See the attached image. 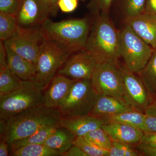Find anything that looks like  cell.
I'll list each match as a JSON object with an SVG mask.
<instances>
[{
	"label": "cell",
	"instance_id": "cb8c5ba5",
	"mask_svg": "<svg viewBox=\"0 0 156 156\" xmlns=\"http://www.w3.org/2000/svg\"><path fill=\"white\" fill-rule=\"evenodd\" d=\"M10 154L13 156H61L56 151L43 144L23 146L11 153Z\"/></svg>",
	"mask_w": 156,
	"mask_h": 156
},
{
	"label": "cell",
	"instance_id": "74e56055",
	"mask_svg": "<svg viewBox=\"0 0 156 156\" xmlns=\"http://www.w3.org/2000/svg\"><path fill=\"white\" fill-rule=\"evenodd\" d=\"M144 13L156 17V0H147Z\"/></svg>",
	"mask_w": 156,
	"mask_h": 156
},
{
	"label": "cell",
	"instance_id": "ffe728a7",
	"mask_svg": "<svg viewBox=\"0 0 156 156\" xmlns=\"http://www.w3.org/2000/svg\"><path fill=\"white\" fill-rule=\"evenodd\" d=\"M153 101H156V48L145 66L136 73Z\"/></svg>",
	"mask_w": 156,
	"mask_h": 156
},
{
	"label": "cell",
	"instance_id": "484cf974",
	"mask_svg": "<svg viewBox=\"0 0 156 156\" xmlns=\"http://www.w3.org/2000/svg\"><path fill=\"white\" fill-rule=\"evenodd\" d=\"M75 145L80 148L88 156H107L109 151L97 145L85 136L76 137Z\"/></svg>",
	"mask_w": 156,
	"mask_h": 156
},
{
	"label": "cell",
	"instance_id": "8992f818",
	"mask_svg": "<svg viewBox=\"0 0 156 156\" xmlns=\"http://www.w3.org/2000/svg\"><path fill=\"white\" fill-rule=\"evenodd\" d=\"M43 92L32 81L7 95L0 96V120H6L27 110L42 104Z\"/></svg>",
	"mask_w": 156,
	"mask_h": 156
},
{
	"label": "cell",
	"instance_id": "4fadbf2b",
	"mask_svg": "<svg viewBox=\"0 0 156 156\" xmlns=\"http://www.w3.org/2000/svg\"><path fill=\"white\" fill-rule=\"evenodd\" d=\"M75 81L61 75H56L43 92L42 104L48 108H58Z\"/></svg>",
	"mask_w": 156,
	"mask_h": 156
},
{
	"label": "cell",
	"instance_id": "f546056e",
	"mask_svg": "<svg viewBox=\"0 0 156 156\" xmlns=\"http://www.w3.org/2000/svg\"><path fill=\"white\" fill-rule=\"evenodd\" d=\"M144 114V132H156V101H153L149 105Z\"/></svg>",
	"mask_w": 156,
	"mask_h": 156
},
{
	"label": "cell",
	"instance_id": "f35d334b",
	"mask_svg": "<svg viewBox=\"0 0 156 156\" xmlns=\"http://www.w3.org/2000/svg\"><path fill=\"white\" fill-rule=\"evenodd\" d=\"M9 144L5 140H1L0 142V156H8L9 155Z\"/></svg>",
	"mask_w": 156,
	"mask_h": 156
},
{
	"label": "cell",
	"instance_id": "e575fe53",
	"mask_svg": "<svg viewBox=\"0 0 156 156\" xmlns=\"http://www.w3.org/2000/svg\"><path fill=\"white\" fill-rule=\"evenodd\" d=\"M134 148L141 154L145 156H156V148L151 147L139 143L134 146Z\"/></svg>",
	"mask_w": 156,
	"mask_h": 156
},
{
	"label": "cell",
	"instance_id": "7c38bea8",
	"mask_svg": "<svg viewBox=\"0 0 156 156\" xmlns=\"http://www.w3.org/2000/svg\"><path fill=\"white\" fill-rule=\"evenodd\" d=\"M52 14L48 0H21L15 14L18 26L40 27Z\"/></svg>",
	"mask_w": 156,
	"mask_h": 156
},
{
	"label": "cell",
	"instance_id": "836d02e7",
	"mask_svg": "<svg viewBox=\"0 0 156 156\" xmlns=\"http://www.w3.org/2000/svg\"><path fill=\"white\" fill-rule=\"evenodd\" d=\"M139 143L143 145L156 148V132H144Z\"/></svg>",
	"mask_w": 156,
	"mask_h": 156
},
{
	"label": "cell",
	"instance_id": "603a6c76",
	"mask_svg": "<svg viewBox=\"0 0 156 156\" xmlns=\"http://www.w3.org/2000/svg\"><path fill=\"white\" fill-rule=\"evenodd\" d=\"M22 80L7 66L0 70V96L7 95L22 87Z\"/></svg>",
	"mask_w": 156,
	"mask_h": 156
},
{
	"label": "cell",
	"instance_id": "277c9868",
	"mask_svg": "<svg viewBox=\"0 0 156 156\" xmlns=\"http://www.w3.org/2000/svg\"><path fill=\"white\" fill-rule=\"evenodd\" d=\"M71 54L56 43L45 40L35 64V85L44 92Z\"/></svg>",
	"mask_w": 156,
	"mask_h": 156
},
{
	"label": "cell",
	"instance_id": "ab89813d",
	"mask_svg": "<svg viewBox=\"0 0 156 156\" xmlns=\"http://www.w3.org/2000/svg\"><path fill=\"white\" fill-rule=\"evenodd\" d=\"M58 0H48V2L50 4L51 7V11H52V15H56L57 14L58 9L57 6V2ZM82 1H85L86 0H80Z\"/></svg>",
	"mask_w": 156,
	"mask_h": 156
},
{
	"label": "cell",
	"instance_id": "d6a6232c",
	"mask_svg": "<svg viewBox=\"0 0 156 156\" xmlns=\"http://www.w3.org/2000/svg\"><path fill=\"white\" fill-rule=\"evenodd\" d=\"M79 0H58V8L64 13H70L77 8Z\"/></svg>",
	"mask_w": 156,
	"mask_h": 156
},
{
	"label": "cell",
	"instance_id": "f1b7e54d",
	"mask_svg": "<svg viewBox=\"0 0 156 156\" xmlns=\"http://www.w3.org/2000/svg\"><path fill=\"white\" fill-rule=\"evenodd\" d=\"M146 2L147 0H125L124 8L126 19L144 13Z\"/></svg>",
	"mask_w": 156,
	"mask_h": 156
},
{
	"label": "cell",
	"instance_id": "6da1fadb",
	"mask_svg": "<svg viewBox=\"0 0 156 156\" xmlns=\"http://www.w3.org/2000/svg\"><path fill=\"white\" fill-rule=\"evenodd\" d=\"M61 117L58 108H50L42 104L11 117L1 120V140L9 144L25 138L47 126H59Z\"/></svg>",
	"mask_w": 156,
	"mask_h": 156
},
{
	"label": "cell",
	"instance_id": "7402d4cb",
	"mask_svg": "<svg viewBox=\"0 0 156 156\" xmlns=\"http://www.w3.org/2000/svg\"><path fill=\"white\" fill-rule=\"evenodd\" d=\"M107 122L118 123L125 124L145 130V114L144 113L136 110L124 112L111 116L101 118Z\"/></svg>",
	"mask_w": 156,
	"mask_h": 156
},
{
	"label": "cell",
	"instance_id": "52a82bcc",
	"mask_svg": "<svg viewBox=\"0 0 156 156\" xmlns=\"http://www.w3.org/2000/svg\"><path fill=\"white\" fill-rule=\"evenodd\" d=\"M98 95L91 80H76L58 108L61 116L89 115L94 107Z\"/></svg>",
	"mask_w": 156,
	"mask_h": 156
},
{
	"label": "cell",
	"instance_id": "5bb4252c",
	"mask_svg": "<svg viewBox=\"0 0 156 156\" xmlns=\"http://www.w3.org/2000/svg\"><path fill=\"white\" fill-rule=\"evenodd\" d=\"M134 110L124 98L108 95H98L89 115L105 118L124 112Z\"/></svg>",
	"mask_w": 156,
	"mask_h": 156
},
{
	"label": "cell",
	"instance_id": "ac0fdd59",
	"mask_svg": "<svg viewBox=\"0 0 156 156\" xmlns=\"http://www.w3.org/2000/svg\"><path fill=\"white\" fill-rule=\"evenodd\" d=\"M8 67L23 81H34L35 65L12 50L6 49Z\"/></svg>",
	"mask_w": 156,
	"mask_h": 156
},
{
	"label": "cell",
	"instance_id": "30bf717a",
	"mask_svg": "<svg viewBox=\"0 0 156 156\" xmlns=\"http://www.w3.org/2000/svg\"><path fill=\"white\" fill-rule=\"evenodd\" d=\"M122 77L124 99L134 110L145 112L149 105L153 102L142 80L136 73L120 65Z\"/></svg>",
	"mask_w": 156,
	"mask_h": 156
},
{
	"label": "cell",
	"instance_id": "e0dca14e",
	"mask_svg": "<svg viewBox=\"0 0 156 156\" xmlns=\"http://www.w3.org/2000/svg\"><path fill=\"white\" fill-rule=\"evenodd\" d=\"M112 141L134 146L140 142L144 131L125 124L108 123L102 126Z\"/></svg>",
	"mask_w": 156,
	"mask_h": 156
},
{
	"label": "cell",
	"instance_id": "9c48e42d",
	"mask_svg": "<svg viewBox=\"0 0 156 156\" xmlns=\"http://www.w3.org/2000/svg\"><path fill=\"white\" fill-rule=\"evenodd\" d=\"M99 95H108L124 98L125 90L119 62H104L98 64L91 79Z\"/></svg>",
	"mask_w": 156,
	"mask_h": 156
},
{
	"label": "cell",
	"instance_id": "44dd1931",
	"mask_svg": "<svg viewBox=\"0 0 156 156\" xmlns=\"http://www.w3.org/2000/svg\"><path fill=\"white\" fill-rule=\"evenodd\" d=\"M59 127L60 126L56 125L44 126L30 136L13 141L9 144L10 153L23 146L44 144L48 137Z\"/></svg>",
	"mask_w": 156,
	"mask_h": 156
},
{
	"label": "cell",
	"instance_id": "2e32d148",
	"mask_svg": "<svg viewBox=\"0 0 156 156\" xmlns=\"http://www.w3.org/2000/svg\"><path fill=\"white\" fill-rule=\"evenodd\" d=\"M128 24L141 39L154 49L156 48V17L146 13L126 19Z\"/></svg>",
	"mask_w": 156,
	"mask_h": 156
},
{
	"label": "cell",
	"instance_id": "4316f807",
	"mask_svg": "<svg viewBox=\"0 0 156 156\" xmlns=\"http://www.w3.org/2000/svg\"><path fill=\"white\" fill-rule=\"evenodd\" d=\"M85 136L100 147L108 151L112 145L113 141L102 127L90 131Z\"/></svg>",
	"mask_w": 156,
	"mask_h": 156
},
{
	"label": "cell",
	"instance_id": "ba28073f",
	"mask_svg": "<svg viewBox=\"0 0 156 156\" xmlns=\"http://www.w3.org/2000/svg\"><path fill=\"white\" fill-rule=\"evenodd\" d=\"M45 39L41 27H22L4 42L6 49L25 58L35 65L39 52Z\"/></svg>",
	"mask_w": 156,
	"mask_h": 156
},
{
	"label": "cell",
	"instance_id": "8d00e7d4",
	"mask_svg": "<svg viewBox=\"0 0 156 156\" xmlns=\"http://www.w3.org/2000/svg\"><path fill=\"white\" fill-rule=\"evenodd\" d=\"M62 156H88L82 149L74 144L67 151L62 154Z\"/></svg>",
	"mask_w": 156,
	"mask_h": 156
},
{
	"label": "cell",
	"instance_id": "3957f363",
	"mask_svg": "<svg viewBox=\"0 0 156 156\" xmlns=\"http://www.w3.org/2000/svg\"><path fill=\"white\" fill-rule=\"evenodd\" d=\"M91 24L86 18L53 22L48 18L41 26L45 40L73 53L86 50Z\"/></svg>",
	"mask_w": 156,
	"mask_h": 156
},
{
	"label": "cell",
	"instance_id": "83f0119b",
	"mask_svg": "<svg viewBox=\"0 0 156 156\" xmlns=\"http://www.w3.org/2000/svg\"><path fill=\"white\" fill-rule=\"evenodd\" d=\"M107 156H142L134 146L113 141Z\"/></svg>",
	"mask_w": 156,
	"mask_h": 156
},
{
	"label": "cell",
	"instance_id": "9a60e30c",
	"mask_svg": "<svg viewBox=\"0 0 156 156\" xmlns=\"http://www.w3.org/2000/svg\"><path fill=\"white\" fill-rule=\"evenodd\" d=\"M107 122L102 118L89 115L71 117H62L59 125L69 130L76 137L85 136L90 131L101 128Z\"/></svg>",
	"mask_w": 156,
	"mask_h": 156
},
{
	"label": "cell",
	"instance_id": "7a4b0ae2",
	"mask_svg": "<svg viewBox=\"0 0 156 156\" xmlns=\"http://www.w3.org/2000/svg\"><path fill=\"white\" fill-rule=\"evenodd\" d=\"M91 25L86 50L98 63L119 62L121 58L120 30L117 29L108 14H97Z\"/></svg>",
	"mask_w": 156,
	"mask_h": 156
},
{
	"label": "cell",
	"instance_id": "4dcf8cb0",
	"mask_svg": "<svg viewBox=\"0 0 156 156\" xmlns=\"http://www.w3.org/2000/svg\"><path fill=\"white\" fill-rule=\"evenodd\" d=\"M89 8L94 14H108L113 0H89Z\"/></svg>",
	"mask_w": 156,
	"mask_h": 156
},
{
	"label": "cell",
	"instance_id": "d4e9b609",
	"mask_svg": "<svg viewBox=\"0 0 156 156\" xmlns=\"http://www.w3.org/2000/svg\"><path fill=\"white\" fill-rule=\"evenodd\" d=\"M18 25L15 15L0 13V40L4 42L12 37Z\"/></svg>",
	"mask_w": 156,
	"mask_h": 156
},
{
	"label": "cell",
	"instance_id": "1f68e13d",
	"mask_svg": "<svg viewBox=\"0 0 156 156\" xmlns=\"http://www.w3.org/2000/svg\"><path fill=\"white\" fill-rule=\"evenodd\" d=\"M21 0H0V13L15 15Z\"/></svg>",
	"mask_w": 156,
	"mask_h": 156
},
{
	"label": "cell",
	"instance_id": "d6986e66",
	"mask_svg": "<svg viewBox=\"0 0 156 156\" xmlns=\"http://www.w3.org/2000/svg\"><path fill=\"white\" fill-rule=\"evenodd\" d=\"M76 136L66 128L60 127L52 133L43 144L60 154L67 151L74 144Z\"/></svg>",
	"mask_w": 156,
	"mask_h": 156
},
{
	"label": "cell",
	"instance_id": "d590c367",
	"mask_svg": "<svg viewBox=\"0 0 156 156\" xmlns=\"http://www.w3.org/2000/svg\"><path fill=\"white\" fill-rule=\"evenodd\" d=\"M8 66L7 65V51L4 42H0V70L4 69Z\"/></svg>",
	"mask_w": 156,
	"mask_h": 156
},
{
	"label": "cell",
	"instance_id": "8fae6325",
	"mask_svg": "<svg viewBox=\"0 0 156 156\" xmlns=\"http://www.w3.org/2000/svg\"><path fill=\"white\" fill-rule=\"evenodd\" d=\"M98 63L87 50H80L70 55L57 74L73 80H91Z\"/></svg>",
	"mask_w": 156,
	"mask_h": 156
},
{
	"label": "cell",
	"instance_id": "5b68a950",
	"mask_svg": "<svg viewBox=\"0 0 156 156\" xmlns=\"http://www.w3.org/2000/svg\"><path fill=\"white\" fill-rule=\"evenodd\" d=\"M121 58L127 69L137 73L147 63L154 49L146 43L128 24L120 30Z\"/></svg>",
	"mask_w": 156,
	"mask_h": 156
}]
</instances>
